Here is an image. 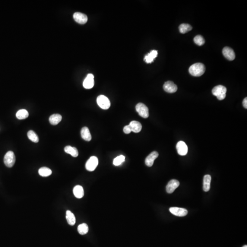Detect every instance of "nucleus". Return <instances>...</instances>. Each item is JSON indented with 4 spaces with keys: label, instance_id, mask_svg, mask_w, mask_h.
<instances>
[{
    "label": "nucleus",
    "instance_id": "1",
    "mask_svg": "<svg viewBox=\"0 0 247 247\" xmlns=\"http://www.w3.org/2000/svg\"><path fill=\"white\" fill-rule=\"evenodd\" d=\"M205 67L203 64L197 63L192 65L189 68V73L194 77H200L205 72Z\"/></svg>",
    "mask_w": 247,
    "mask_h": 247
},
{
    "label": "nucleus",
    "instance_id": "2",
    "mask_svg": "<svg viewBox=\"0 0 247 247\" xmlns=\"http://www.w3.org/2000/svg\"><path fill=\"white\" fill-rule=\"evenodd\" d=\"M226 87L223 85H218L212 89V93L219 100H223L226 98Z\"/></svg>",
    "mask_w": 247,
    "mask_h": 247
},
{
    "label": "nucleus",
    "instance_id": "3",
    "mask_svg": "<svg viewBox=\"0 0 247 247\" xmlns=\"http://www.w3.org/2000/svg\"><path fill=\"white\" fill-rule=\"evenodd\" d=\"M15 161V155L12 151H8L5 154L4 157V163L7 167L8 168L13 167Z\"/></svg>",
    "mask_w": 247,
    "mask_h": 247
},
{
    "label": "nucleus",
    "instance_id": "4",
    "mask_svg": "<svg viewBox=\"0 0 247 247\" xmlns=\"http://www.w3.org/2000/svg\"><path fill=\"white\" fill-rule=\"evenodd\" d=\"M97 102L98 105L103 109H108L110 107L109 100L106 96L103 95L98 96Z\"/></svg>",
    "mask_w": 247,
    "mask_h": 247
},
{
    "label": "nucleus",
    "instance_id": "5",
    "mask_svg": "<svg viewBox=\"0 0 247 247\" xmlns=\"http://www.w3.org/2000/svg\"><path fill=\"white\" fill-rule=\"evenodd\" d=\"M136 111L138 113L140 116L143 118H147L149 116V110L147 107L142 103H139L135 107Z\"/></svg>",
    "mask_w": 247,
    "mask_h": 247
},
{
    "label": "nucleus",
    "instance_id": "6",
    "mask_svg": "<svg viewBox=\"0 0 247 247\" xmlns=\"http://www.w3.org/2000/svg\"><path fill=\"white\" fill-rule=\"evenodd\" d=\"M98 164H99L98 158L96 157H91L87 160L86 163V169L88 171H93L97 168Z\"/></svg>",
    "mask_w": 247,
    "mask_h": 247
},
{
    "label": "nucleus",
    "instance_id": "7",
    "mask_svg": "<svg viewBox=\"0 0 247 247\" xmlns=\"http://www.w3.org/2000/svg\"><path fill=\"white\" fill-rule=\"evenodd\" d=\"M176 149L178 154L181 156H185L188 153V147L184 141H179L177 143Z\"/></svg>",
    "mask_w": 247,
    "mask_h": 247
},
{
    "label": "nucleus",
    "instance_id": "8",
    "mask_svg": "<svg viewBox=\"0 0 247 247\" xmlns=\"http://www.w3.org/2000/svg\"><path fill=\"white\" fill-rule=\"evenodd\" d=\"M169 211L172 214L177 217H185L188 214V211L183 208L173 207L170 208Z\"/></svg>",
    "mask_w": 247,
    "mask_h": 247
},
{
    "label": "nucleus",
    "instance_id": "9",
    "mask_svg": "<svg viewBox=\"0 0 247 247\" xmlns=\"http://www.w3.org/2000/svg\"><path fill=\"white\" fill-rule=\"evenodd\" d=\"M73 18L77 23L84 24L87 22L88 18L86 15L81 12H75L73 15Z\"/></svg>",
    "mask_w": 247,
    "mask_h": 247
},
{
    "label": "nucleus",
    "instance_id": "10",
    "mask_svg": "<svg viewBox=\"0 0 247 247\" xmlns=\"http://www.w3.org/2000/svg\"><path fill=\"white\" fill-rule=\"evenodd\" d=\"M163 87L165 92L170 93H175L178 90L177 85L172 81H168L165 82Z\"/></svg>",
    "mask_w": 247,
    "mask_h": 247
},
{
    "label": "nucleus",
    "instance_id": "11",
    "mask_svg": "<svg viewBox=\"0 0 247 247\" xmlns=\"http://www.w3.org/2000/svg\"><path fill=\"white\" fill-rule=\"evenodd\" d=\"M180 183L179 181L176 179H172L168 183L166 186V191L169 194H172L174 192V190L179 186Z\"/></svg>",
    "mask_w": 247,
    "mask_h": 247
},
{
    "label": "nucleus",
    "instance_id": "12",
    "mask_svg": "<svg viewBox=\"0 0 247 247\" xmlns=\"http://www.w3.org/2000/svg\"><path fill=\"white\" fill-rule=\"evenodd\" d=\"M223 54L226 58L232 61L235 58V54L234 51L231 48L225 47L223 50Z\"/></svg>",
    "mask_w": 247,
    "mask_h": 247
},
{
    "label": "nucleus",
    "instance_id": "13",
    "mask_svg": "<svg viewBox=\"0 0 247 247\" xmlns=\"http://www.w3.org/2000/svg\"><path fill=\"white\" fill-rule=\"evenodd\" d=\"M94 85V76L92 74H88L83 82L84 87L86 89L93 88Z\"/></svg>",
    "mask_w": 247,
    "mask_h": 247
},
{
    "label": "nucleus",
    "instance_id": "14",
    "mask_svg": "<svg viewBox=\"0 0 247 247\" xmlns=\"http://www.w3.org/2000/svg\"><path fill=\"white\" fill-rule=\"evenodd\" d=\"M158 155L159 154L156 151L152 152L151 154H150L145 160V164L148 167H152L154 164L155 160L157 158Z\"/></svg>",
    "mask_w": 247,
    "mask_h": 247
},
{
    "label": "nucleus",
    "instance_id": "15",
    "mask_svg": "<svg viewBox=\"0 0 247 247\" xmlns=\"http://www.w3.org/2000/svg\"><path fill=\"white\" fill-rule=\"evenodd\" d=\"M73 192L74 196L78 199L82 198L84 195V188L82 186L79 185L74 187Z\"/></svg>",
    "mask_w": 247,
    "mask_h": 247
},
{
    "label": "nucleus",
    "instance_id": "16",
    "mask_svg": "<svg viewBox=\"0 0 247 247\" xmlns=\"http://www.w3.org/2000/svg\"><path fill=\"white\" fill-rule=\"evenodd\" d=\"M131 131L135 133H138L142 129V125L138 121H132L129 125Z\"/></svg>",
    "mask_w": 247,
    "mask_h": 247
},
{
    "label": "nucleus",
    "instance_id": "17",
    "mask_svg": "<svg viewBox=\"0 0 247 247\" xmlns=\"http://www.w3.org/2000/svg\"><path fill=\"white\" fill-rule=\"evenodd\" d=\"M211 177L209 174L204 175L203 179V188L204 191L207 192L209 191L211 187Z\"/></svg>",
    "mask_w": 247,
    "mask_h": 247
},
{
    "label": "nucleus",
    "instance_id": "18",
    "mask_svg": "<svg viewBox=\"0 0 247 247\" xmlns=\"http://www.w3.org/2000/svg\"><path fill=\"white\" fill-rule=\"evenodd\" d=\"M81 135L82 138L86 141H89L92 139L91 133L87 127H84L81 129Z\"/></svg>",
    "mask_w": 247,
    "mask_h": 247
},
{
    "label": "nucleus",
    "instance_id": "19",
    "mask_svg": "<svg viewBox=\"0 0 247 247\" xmlns=\"http://www.w3.org/2000/svg\"><path fill=\"white\" fill-rule=\"evenodd\" d=\"M157 51L155 50H152L150 53L146 55L144 58V60L147 63H150L154 62L155 58L157 57Z\"/></svg>",
    "mask_w": 247,
    "mask_h": 247
},
{
    "label": "nucleus",
    "instance_id": "20",
    "mask_svg": "<svg viewBox=\"0 0 247 247\" xmlns=\"http://www.w3.org/2000/svg\"><path fill=\"white\" fill-rule=\"evenodd\" d=\"M64 150L66 154H69L73 157H76L78 156V149L75 147H72L70 146H66L65 147Z\"/></svg>",
    "mask_w": 247,
    "mask_h": 247
},
{
    "label": "nucleus",
    "instance_id": "21",
    "mask_svg": "<svg viewBox=\"0 0 247 247\" xmlns=\"http://www.w3.org/2000/svg\"><path fill=\"white\" fill-rule=\"evenodd\" d=\"M66 220L67 223L70 225L73 226L76 223V217L75 215L70 211H67L66 212Z\"/></svg>",
    "mask_w": 247,
    "mask_h": 247
},
{
    "label": "nucleus",
    "instance_id": "22",
    "mask_svg": "<svg viewBox=\"0 0 247 247\" xmlns=\"http://www.w3.org/2000/svg\"><path fill=\"white\" fill-rule=\"evenodd\" d=\"M62 116L59 114L51 115L49 118V121L52 125H56L62 121Z\"/></svg>",
    "mask_w": 247,
    "mask_h": 247
},
{
    "label": "nucleus",
    "instance_id": "23",
    "mask_svg": "<svg viewBox=\"0 0 247 247\" xmlns=\"http://www.w3.org/2000/svg\"><path fill=\"white\" fill-rule=\"evenodd\" d=\"M29 112L24 109L19 110L17 112L16 117L19 119H24L29 117Z\"/></svg>",
    "mask_w": 247,
    "mask_h": 247
},
{
    "label": "nucleus",
    "instance_id": "24",
    "mask_svg": "<svg viewBox=\"0 0 247 247\" xmlns=\"http://www.w3.org/2000/svg\"><path fill=\"white\" fill-rule=\"evenodd\" d=\"M39 173L42 177H48L52 174V171L47 167H42L39 170Z\"/></svg>",
    "mask_w": 247,
    "mask_h": 247
},
{
    "label": "nucleus",
    "instance_id": "25",
    "mask_svg": "<svg viewBox=\"0 0 247 247\" xmlns=\"http://www.w3.org/2000/svg\"><path fill=\"white\" fill-rule=\"evenodd\" d=\"M78 232L81 235H85L88 232V226L86 223H82L78 226Z\"/></svg>",
    "mask_w": 247,
    "mask_h": 247
},
{
    "label": "nucleus",
    "instance_id": "26",
    "mask_svg": "<svg viewBox=\"0 0 247 247\" xmlns=\"http://www.w3.org/2000/svg\"><path fill=\"white\" fill-rule=\"evenodd\" d=\"M192 30V27L188 24H181L179 26V31L181 33H185Z\"/></svg>",
    "mask_w": 247,
    "mask_h": 247
},
{
    "label": "nucleus",
    "instance_id": "27",
    "mask_svg": "<svg viewBox=\"0 0 247 247\" xmlns=\"http://www.w3.org/2000/svg\"><path fill=\"white\" fill-rule=\"evenodd\" d=\"M27 137L33 142L37 143L39 142V138L37 135L33 131H29L27 134Z\"/></svg>",
    "mask_w": 247,
    "mask_h": 247
},
{
    "label": "nucleus",
    "instance_id": "28",
    "mask_svg": "<svg viewBox=\"0 0 247 247\" xmlns=\"http://www.w3.org/2000/svg\"><path fill=\"white\" fill-rule=\"evenodd\" d=\"M195 43L199 46H201L205 43V40L202 36L198 35L195 36L194 39Z\"/></svg>",
    "mask_w": 247,
    "mask_h": 247
},
{
    "label": "nucleus",
    "instance_id": "29",
    "mask_svg": "<svg viewBox=\"0 0 247 247\" xmlns=\"http://www.w3.org/2000/svg\"><path fill=\"white\" fill-rule=\"evenodd\" d=\"M125 160V157L124 156H119L114 159L113 164L115 166H119L122 163L124 162Z\"/></svg>",
    "mask_w": 247,
    "mask_h": 247
},
{
    "label": "nucleus",
    "instance_id": "30",
    "mask_svg": "<svg viewBox=\"0 0 247 247\" xmlns=\"http://www.w3.org/2000/svg\"><path fill=\"white\" fill-rule=\"evenodd\" d=\"M123 131L126 134H128L130 133L131 132V128H130L129 125H126V126H125L124 128L123 129Z\"/></svg>",
    "mask_w": 247,
    "mask_h": 247
},
{
    "label": "nucleus",
    "instance_id": "31",
    "mask_svg": "<svg viewBox=\"0 0 247 247\" xmlns=\"http://www.w3.org/2000/svg\"><path fill=\"white\" fill-rule=\"evenodd\" d=\"M242 104H243V107L247 109V98H245L243 100V102H242Z\"/></svg>",
    "mask_w": 247,
    "mask_h": 247
},
{
    "label": "nucleus",
    "instance_id": "32",
    "mask_svg": "<svg viewBox=\"0 0 247 247\" xmlns=\"http://www.w3.org/2000/svg\"><path fill=\"white\" fill-rule=\"evenodd\" d=\"M247 247V246L246 245H244V246H243V247Z\"/></svg>",
    "mask_w": 247,
    "mask_h": 247
}]
</instances>
